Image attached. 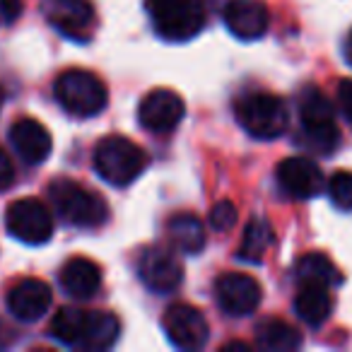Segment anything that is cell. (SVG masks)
Instances as JSON below:
<instances>
[{
	"instance_id": "obj_30",
	"label": "cell",
	"mask_w": 352,
	"mask_h": 352,
	"mask_svg": "<svg viewBox=\"0 0 352 352\" xmlns=\"http://www.w3.org/2000/svg\"><path fill=\"white\" fill-rule=\"evenodd\" d=\"M345 58H347V63L352 65V32L347 34V39H345Z\"/></svg>"
},
{
	"instance_id": "obj_22",
	"label": "cell",
	"mask_w": 352,
	"mask_h": 352,
	"mask_svg": "<svg viewBox=\"0 0 352 352\" xmlns=\"http://www.w3.org/2000/svg\"><path fill=\"white\" fill-rule=\"evenodd\" d=\"M299 285H318V287H333L340 283V273L323 254H304L294 265Z\"/></svg>"
},
{
	"instance_id": "obj_9",
	"label": "cell",
	"mask_w": 352,
	"mask_h": 352,
	"mask_svg": "<svg viewBox=\"0 0 352 352\" xmlns=\"http://www.w3.org/2000/svg\"><path fill=\"white\" fill-rule=\"evenodd\" d=\"M138 275L142 285L157 294L174 292L184 283V268L171 251L162 246H147L138 256Z\"/></svg>"
},
{
	"instance_id": "obj_5",
	"label": "cell",
	"mask_w": 352,
	"mask_h": 352,
	"mask_svg": "<svg viewBox=\"0 0 352 352\" xmlns=\"http://www.w3.org/2000/svg\"><path fill=\"white\" fill-rule=\"evenodd\" d=\"M236 121L256 140H275L287 131L289 113L280 97L270 92H249L236 99Z\"/></svg>"
},
{
	"instance_id": "obj_20",
	"label": "cell",
	"mask_w": 352,
	"mask_h": 352,
	"mask_svg": "<svg viewBox=\"0 0 352 352\" xmlns=\"http://www.w3.org/2000/svg\"><path fill=\"white\" fill-rule=\"evenodd\" d=\"M256 345L268 352H289L302 345V336L283 318H265L256 326Z\"/></svg>"
},
{
	"instance_id": "obj_19",
	"label": "cell",
	"mask_w": 352,
	"mask_h": 352,
	"mask_svg": "<svg viewBox=\"0 0 352 352\" xmlns=\"http://www.w3.org/2000/svg\"><path fill=\"white\" fill-rule=\"evenodd\" d=\"M331 294L328 287H318V285H299V292L294 297V311L307 326H321L328 316H331Z\"/></svg>"
},
{
	"instance_id": "obj_8",
	"label": "cell",
	"mask_w": 352,
	"mask_h": 352,
	"mask_svg": "<svg viewBox=\"0 0 352 352\" xmlns=\"http://www.w3.org/2000/svg\"><path fill=\"white\" fill-rule=\"evenodd\" d=\"M164 333L179 350H201L210 338V326L201 309L191 304H171L164 314Z\"/></svg>"
},
{
	"instance_id": "obj_13",
	"label": "cell",
	"mask_w": 352,
	"mask_h": 352,
	"mask_svg": "<svg viewBox=\"0 0 352 352\" xmlns=\"http://www.w3.org/2000/svg\"><path fill=\"white\" fill-rule=\"evenodd\" d=\"M278 184L289 198L307 201L314 198L323 186V174L318 164L307 157H287L278 166Z\"/></svg>"
},
{
	"instance_id": "obj_18",
	"label": "cell",
	"mask_w": 352,
	"mask_h": 352,
	"mask_svg": "<svg viewBox=\"0 0 352 352\" xmlns=\"http://www.w3.org/2000/svg\"><path fill=\"white\" fill-rule=\"evenodd\" d=\"M166 236H169L171 246L182 254H198L206 249V230H203L201 217L193 212H176L171 220L166 222Z\"/></svg>"
},
{
	"instance_id": "obj_26",
	"label": "cell",
	"mask_w": 352,
	"mask_h": 352,
	"mask_svg": "<svg viewBox=\"0 0 352 352\" xmlns=\"http://www.w3.org/2000/svg\"><path fill=\"white\" fill-rule=\"evenodd\" d=\"M210 225L217 232H230L236 225V208L230 201H220L210 210Z\"/></svg>"
},
{
	"instance_id": "obj_29",
	"label": "cell",
	"mask_w": 352,
	"mask_h": 352,
	"mask_svg": "<svg viewBox=\"0 0 352 352\" xmlns=\"http://www.w3.org/2000/svg\"><path fill=\"white\" fill-rule=\"evenodd\" d=\"M12 182H15V166H12L10 157L0 150V191L10 188Z\"/></svg>"
},
{
	"instance_id": "obj_11",
	"label": "cell",
	"mask_w": 352,
	"mask_h": 352,
	"mask_svg": "<svg viewBox=\"0 0 352 352\" xmlns=\"http://www.w3.org/2000/svg\"><path fill=\"white\" fill-rule=\"evenodd\" d=\"M217 304L230 316H249L261 304V285L246 273H225L215 283Z\"/></svg>"
},
{
	"instance_id": "obj_6",
	"label": "cell",
	"mask_w": 352,
	"mask_h": 352,
	"mask_svg": "<svg viewBox=\"0 0 352 352\" xmlns=\"http://www.w3.org/2000/svg\"><path fill=\"white\" fill-rule=\"evenodd\" d=\"M299 121H302V131L307 140L316 150L331 152L338 145L340 131L336 123V111L321 89L307 87L299 94Z\"/></svg>"
},
{
	"instance_id": "obj_15",
	"label": "cell",
	"mask_w": 352,
	"mask_h": 352,
	"mask_svg": "<svg viewBox=\"0 0 352 352\" xmlns=\"http://www.w3.org/2000/svg\"><path fill=\"white\" fill-rule=\"evenodd\" d=\"M51 287L44 280L27 278L20 280L15 287L8 292V309L15 318L25 323L39 321L51 309Z\"/></svg>"
},
{
	"instance_id": "obj_25",
	"label": "cell",
	"mask_w": 352,
	"mask_h": 352,
	"mask_svg": "<svg viewBox=\"0 0 352 352\" xmlns=\"http://www.w3.org/2000/svg\"><path fill=\"white\" fill-rule=\"evenodd\" d=\"M328 198L340 210H352V171H336L328 179Z\"/></svg>"
},
{
	"instance_id": "obj_31",
	"label": "cell",
	"mask_w": 352,
	"mask_h": 352,
	"mask_svg": "<svg viewBox=\"0 0 352 352\" xmlns=\"http://www.w3.org/2000/svg\"><path fill=\"white\" fill-rule=\"evenodd\" d=\"M225 350H249V345H246V342H239V340H234V342H227L225 345Z\"/></svg>"
},
{
	"instance_id": "obj_10",
	"label": "cell",
	"mask_w": 352,
	"mask_h": 352,
	"mask_svg": "<svg viewBox=\"0 0 352 352\" xmlns=\"http://www.w3.org/2000/svg\"><path fill=\"white\" fill-rule=\"evenodd\" d=\"M186 104L171 89H152L138 109L140 126L150 133H169L182 123Z\"/></svg>"
},
{
	"instance_id": "obj_28",
	"label": "cell",
	"mask_w": 352,
	"mask_h": 352,
	"mask_svg": "<svg viewBox=\"0 0 352 352\" xmlns=\"http://www.w3.org/2000/svg\"><path fill=\"white\" fill-rule=\"evenodd\" d=\"M336 97H338V107H340V113L345 116V121L352 126V80H340Z\"/></svg>"
},
{
	"instance_id": "obj_27",
	"label": "cell",
	"mask_w": 352,
	"mask_h": 352,
	"mask_svg": "<svg viewBox=\"0 0 352 352\" xmlns=\"http://www.w3.org/2000/svg\"><path fill=\"white\" fill-rule=\"evenodd\" d=\"M25 10L22 0H0V27H8L12 22H17Z\"/></svg>"
},
{
	"instance_id": "obj_32",
	"label": "cell",
	"mask_w": 352,
	"mask_h": 352,
	"mask_svg": "<svg viewBox=\"0 0 352 352\" xmlns=\"http://www.w3.org/2000/svg\"><path fill=\"white\" fill-rule=\"evenodd\" d=\"M0 107H3V92H0Z\"/></svg>"
},
{
	"instance_id": "obj_21",
	"label": "cell",
	"mask_w": 352,
	"mask_h": 352,
	"mask_svg": "<svg viewBox=\"0 0 352 352\" xmlns=\"http://www.w3.org/2000/svg\"><path fill=\"white\" fill-rule=\"evenodd\" d=\"M121 323L113 314L109 311H89L87 314V328H85L82 345L85 350H107L118 340Z\"/></svg>"
},
{
	"instance_id": "obj_23",
	"label": "cell",
	"mask_w": 352,
	"mask_h": 352,
	"mask_svg": "<svg viewBox=\"0 0 352 352\" xmlns=\"http://www.w3.org/2000/svg\"><path fill=\"white\" fill-rule=\"evenodd\" d=\"M87 314L89 311L73 307L58 309L54 321H51V336L68 347H80L85 338V328H87Z\"/></svg>"
},
{
	"instance_id": "obj_14",
	"label": "cell",
	"mask_w": 352,
	"mask_h": 352,
	"mask_svg": "<svg viewBox=\"0 0 352 352\" xmlns=\"http://www.w3.org/2000/svg\"><path fill=\"white\" fill-rule=\"evenodd\" d=\"M225 25L236 39L256 41L268 32V8L263 0H230L225 6Z\"/></svg>"
},
{
	"instance_id": "obj_17",
	"label": "cell",
	"mask_w": 352,
	"mask_h": 352,
	"mask_svg": "<svg viewBox=\"0 0 352 352\" xmlns=\"http://www.w3.org/2000/svg\"><path fill=\"white\" fill-rule=\"evenodd\" d=\"M60 287L75 299H89L102 287V270L94 261L75 256L60 268Z\"/></svg>"
},
{
	"instance_id": "obj_12",
	"label": "cell",
	"mask_w": 352,
	"mask_h": 352,
	"mask_svg": "<svg viewBox=\"0 0 352 352\" xmlns=\"http://www.w3.org/2000/svg\"><path fill=\"white\" fill-rule=\"evenodd\" d=\"M51 25L68 39L87 41L94 30V10L89 0H46Z\"/></svg>"
},
{
	"instance_id": "obj_1",
	"label": "cell",
	"mask_w": 352,
	"mask_h": 352,
	"mask_svg": "<svg viewBox=\"0 0 352 352\" xmlns=\"http://www.w3.org/2000/svg\"><path fill=\"white\" fill-rule=\"evenodd\" d=\"M155 32L166 41L182 44L206 27V0H145Z\"/></svg>"
},
{
	"instance_id": "obj_16",
	"label": "cell",
	"mask_w": 352,
	"mask_h": 352,
	"mask_svg": "<svg viewBox=\"0 0 352 352\" xmlns=\"http://www.w3.org/2000/svg\"><path fill=\"white\" fill-rule=\"evenodd\" d=\"M10 142L25 164H41L54 150L51 133L36 118H20L12 123Z\"/></svg>"
},
{
	"instance_id": "obj_4",
	"label": "cell",
	"mask_w": 352,
	"mask_h": 352,
	"mask_svg": "<svg viewBox=\"0 0 352 352\" xmlns=\"http://www.w3.org/2000/svg\"><path fill=\"white\" fill-rule=\"evenodd\" d=\"M56 102L78 118H89L104 111L109 102V92L104 82L89 70L70 68L56 78L54 85Z\"/></svg>"
},
{
	"instance_id": "obj_3",
	"label": "cell",
	"mask_w": 352,
	"mask_h": 352,
	"mask_svg": "<svg viewBox=\"0 0 352 352\" xmlns=\"http://www.w3.org/2000/svg\"><path fill=\"white\" fill-rule=\"evenodd\" d=\"M49 198L56 212L73 227L92 230L104 225L109 217V206L104 198L70 179H56L49 186Z\"/></svg>"
},
{
	"instance_id": "obj_24",
	"label": "cell",
	"mask_w": 352,
	"mask_h": 352,
	"mask_svg": "<svg viewBox=\"0 0 352 352\" xmlns=\"http://www.w3.org/2000/svg\"><path fill=\"white\" fill-rule=\"evenodd\" d=\"M270 244H273V230L263 217H256L246 225L236 256L241 261H249V263H258L265 251L270 249Z\"/></svg>"
},
{
	"instance_id": "obj_7",
	"label": "cell",
	"mask_w": 352,
	"mask_h": 352,
	"mask_svg": "<svg viewBox=\"0 0 352 352\" xmlns=\"http://www.w3.org/2000/svg\"><path fill=\"white\" fill-rule=\"evenodd\" d=\"M6 227L25 244H46L54 234V217L39 198H20L6 212Z\"/></svg>"
},
{
	"instance_id": "obj_2",
	"label": "cell",
	"mask_w": 352,
	"mask_h": 352,
	"mask_svg": "<svg viewBox=\"0 0 352 352\" xmlns=\"http://www.w3.org/2000/svg\"><path fill=\"white\" fill-rule=\"evenodd\" d=\"M94 171L113 186H128L145 171L147 155L133 140L121 135H109L94 147Z\"/></svg>"
}]
</instances>
